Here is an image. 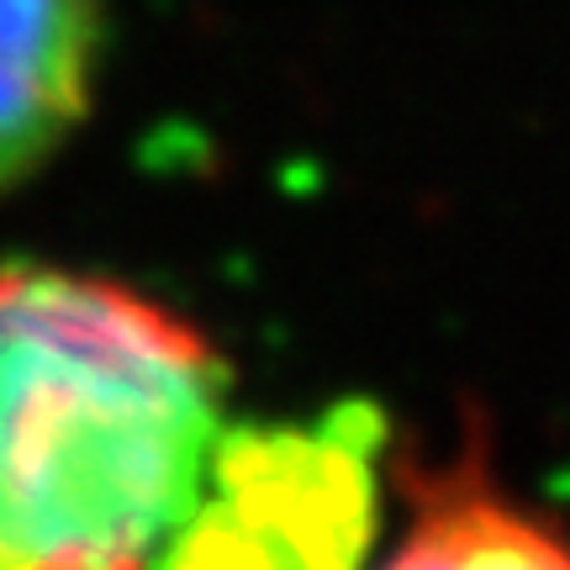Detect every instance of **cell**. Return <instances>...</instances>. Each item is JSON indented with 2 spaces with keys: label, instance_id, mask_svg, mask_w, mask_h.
Returning a JSON list of instances; mask_svg holds the SVG:
<instances>
[{
  "label": "cell",
  "instance_id": "277c9868",
  "mask_svg": "<svg viewBox=\"0 0 570 570\" xmlns=\"http://www.w3.org/2000/svg\"><path fill=\"white\" fill-rule=\"evenodd\" d=\"M407 497L412 529L386 570H570V539L491 487L475 444L444 470H412Z\"/></svg>",
  "mask_w": 570,
  "mask_h": 570
},
{
  "label": "cell",
  "instance_id": "6da1fadb",
  "mask_svg": "<svg viewBox=\"0 0 570 570\" xmlns=\"http://www.w3.org/2000/svg\"><path fill=\"white\" fill-rule=\"evenodd\" d=\"M223 348L111 275L0 265V570H154L227 433Z\"/></svg>",
  "mask_w": 570,
  "mask_h": 570
},
{
  "label": "cell",
  "instance_id": "7a4b0ae2",
  "mask_svg": "<svg viewBox=\"0 0 570 570\" xmlns=\"http://www.w3.org/2000/svg\"><path fill=\"white\" fill-rule=\"evenodd\" d=\"M381 439L365 402L227 428L154 570H360L381 529Z\"/></svg>",
  "mask_w": 570,
  "mask_h": 570
},
{
  "label": "cell",
  "instance_id": "3957f363",
  "mask_svg": "<svg viewBox=\"0 0 570 570\" xmlns=\"http://www.w3.org/2000/svg\"><path fill=\"white\" fill-rule=\"evenodd\" d=\"M101 53L106 0H0V196L85 127Z\"/></svg>",
  "mask_w": 570,
  "mask_h": 570
}]
</instances>
